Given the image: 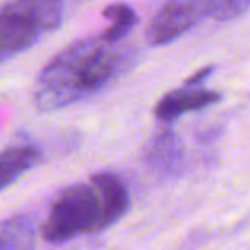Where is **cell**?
<instances>
[{"mask_svg":"<svg viewBox=\"0 0 250 250\" xmlns=\"http://www.w3.org/2000/svg\"><path fill=\"white\" fill-rule=\"evenodd\" d=\"M134 50L101 35L70 43L40 72L33 101L40 111H57L103 91L132 65Z\"/></svg>","mask_w":250,"mask_h":250,"instance_id":"cell-1","label":"cell"},{"mask_svg":"<svg viewBox=\"0 0 250 250\" xmlns=\"http://www.w3.org/2000/svg\"><path fill=\"white\" fill-rule=\"evenodd\" d=\"M63 19L62 0H9L0 5V65L35 46Z\"/></svg>","mask_w":250,"mask_h":250,"instance_id":"cell-2","label":"cell"},{"mask_svg":"<svg viewBox=\"0 0 250 250\" xmlns=\"http://www.w3.org/2000/svg\"><path fill=\"white\" fill-rule=\"evenodd\" d=\"M101 231V201L93 184H74L53 201L42 235L48 243H65L84 233Z\"/></svg>","mask_w":250,"mask_h":250,"instance_id":"cell-3","label":"cell"},{"mask_svg":"<svg viewBox=\"0 0 250 250\" xmlns=\"http://www.w3.org/2000/svg\"><path fill=\"white\" fill-rule=\"evenodd\" d=\"M208 18L206 0H167L153 16L146 29L151 46H163L175 42Z\"/></svg>","mask_w":250,"mask_h":250,"instance_id":"cell-4","label":"cell"},{"mask_svg":"<svg viewBox=\"0 0 250 250\" xmlns=\"http://www.w3.org/2000/svg\"><path fill=\"white\" fill-rule=\"evenodd\" d=\"M143 158L146 167L158 177H178L185 165L184 143L173 129H161L147 141Z\"/></svg>","mask_w":250,"mask_h":250,"instance_id":"cell-5","label":"cell"},{"mask_svg":"<svg viewBox=\"0 0 250 250\" xmlns=\"http://www.w3.org/2000/svg\"><path fill=\"white\" fill-rule=\"evenodd\" d=\"M223 100V94L218 91L204 89V87H190L182 86L167 93L154 106V115L160 122L171 124L178 120L182 115H187L190 111H199L204 108L216 104Z\"/></svg>","mask_w":250,"mask_h":250,"instance_id":"cell-6","label":"cell"},{"mask_svg":"<svg viewBox=\"0 0 250 250\" xmlns=\"http://www.w3.org/2000/svg\"><path fill=\"white\" fill-rule=\"evenodd\" d=\"M91 184L96 187L101 201V231L120 221L129 211V188L118 175L101 171L91 177Z\"/></svg>","mask_w":250,"mask_h":250,"instance_id":"cell-7","label":"cell"},{"mask_svg":"<svg viewBox=\"0 0 250 250\" xmlns=\"http://www.w3.org/2000/svg\"><path fill=\"white\" fill-rule=\"evenodd\" d=\"M42 149L35 144H16L0 153V192L42 163Z\"/></svg>","mask_w":250,"mask_h":250,"instance_id":"cell-8","label":"cell"},{"mask_svg":"<svg viewBox=\"0 0 250 250\" xmlns=\"http://www.w3.org/2000/svg\"><path fill=\"white\" fill-rule=\"evenodd\" d=\"M36 226L26 214L0 221V250H35Z\"/></svg>","mask_w":250,"mask_h":250,"instance_id":"cell-9","label":"cell"},{"mask_svg":"<svg viewBox=\"0 0 250 250\" xmlns=\"http://www.w3.org/2000/svg\"><path fill=\"white\" fill-rule=\"evenodd\" d=\"M103 16L110 21V26L101 33V36L110 43H122V40H125V36L132 31L137 22L134 9L124 2L104 7Z\"/></svg>","mask_w":250,"mask_h":250,"instance_id":"cell-10","label":"cell"},{"mask_svg":"<svg viewBox=\"0 0 250 250\" xmlns=\"http://www.w3.org/2000/svg\"><path fill=\"white\" fill-rule=\"evenodd\" d=\"M208 16L219 22L233 21L250 9V0H206Z\"/></svg>","mask_w":250,"mask_h":250,"instance_id":"cell-11","label":"cell"},{"mask_svg":"<svg viewBox=\"0 0 250 250\" xmlns=\"http://www.w3.org/2000/svg\"><path fill=\"white\" fill-rule=\"evenodd\" d=\"M212 67H204V69H201L199 72H195L192 77H188L187 81H185V86H190V87H201V84L204 83L206 79H208L209 76L212 74Z\"/></svg>","mask_w":250,"mask_h":250,"instance_id":"cell-12","label":"cell"}]
</instances>
